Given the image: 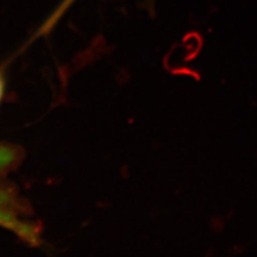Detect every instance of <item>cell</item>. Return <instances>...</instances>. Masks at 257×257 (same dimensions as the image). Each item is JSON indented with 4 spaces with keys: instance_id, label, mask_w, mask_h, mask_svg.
<instances>
[{
    "instance_id": "cell-1",
    "label": "cell",
    "mask_w": 257,
    "mask_h": 257,
    "mask_svg": "<svg viewBox=\"0 0 257 257\" xmlns=\"http://www.w3.org/2000/svg\"><path fill=\"white\" fill-rule=\"evenodd\" d=\"M0 227L10 230L30 244L39 242V230L9 192L0 188Z\"/></svg>"
},
{
    "instance_id": "cell-2",
    "label": "cell",
    "mask_w": 257,
    "mask_h": 257,
    "mask_svg": "<svg viewBox=\"0 0 257 257\" xmlns=\"http://www.w3.org/2000/svg\"><path fill=\"white\" fill-rule=\"evenodd\" d=\"M75 2H76V0H62L60 5L57 8H56V10L54 11V13L50 16V18H48V20L44 24V26L42 28L43 31L51 30L55 26V24L60 20L61 16L68 11L69 8L72 5H73Z\"/></svg>"
},
{
    "instance_id": "cell-3",
    "label": "cell",
    "mask_w": 257,
    "mask_h": 257,
    "mask_svg": "<svg viewBox=\"0 0 257 257\" xmlns=\"http://www.w3.org/2000/svg\"><path fill=\"white\" fill-rule=\"evenodd\" d=\"M4 91H5V84H4V79L2 75H0V101H2L4 96Z\"/></svg>"
}]
</instances>
